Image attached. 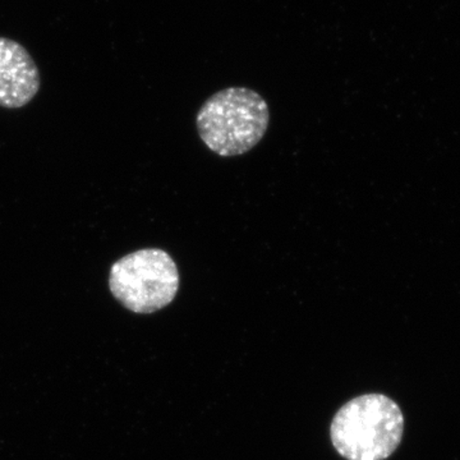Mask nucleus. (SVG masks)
<instances>
[{
	"label": "nucleus",
	"instance_id": "f257e3e1",
	"mask_svg": "<svg viewBox=\"0 0 460 460\" xmlns=\"http://www.w3.org/2000/svg\"><path fill=\"white\" fill-rule=\"evenodd\" d=\"M270 122L268 102L256 91L229 87L210 96L196 117L199 137L217 155H243L262 140Z\"/></svg>",
	"mask_w": 460,
	"mask_h": 460
},
{
	"label": "nucleus",
	"instance_id": "f03ea898",
	"mask_svg": "<svg viewBox=\"0 0 460 460\" xmlns=\"http://www.w3.org/2000/svg\"><path fill=\"white\" fill-rule=\"evenodd\" d=\"M404 417L394 401L366 394L343 405L330 428L332 445L348 460H385L401 444Z\"/></svg>",
	"mask_w": 460,
	"mask_h": 460
},
{
	"label": "nucleus",
	"instance_id": "7ed1b4c3",
	"mask_svg": "<svg viewBox=\"0 0 460 460\" xmlns=\"http://www.w3.org/2000/svg\"><path fill=\"white\" fill-rule=\"evenodd\" d=\"M180 271L172 256L160 248H144L115 261L109 272V289L126 310L150 314L174 301Z\"/></svg>",
	"mask_w": 460,
	"mask_h": 460
},
{
	"label": "nucleus",
	"instance_id": "20e7f679",
	"mask_svg": "<svg viewBox=\"0 0 460 460\" xmlns=\"http://www.w3.org/2000/svg\"><path fill=\"white\" fill-rule=\"evenodd\" d=\"M40 72L25 47L0 38V107H26L40 90Z\"/></svg>",
	"mask_w": 460,
	"mask_h": 460
}]
</instances>
